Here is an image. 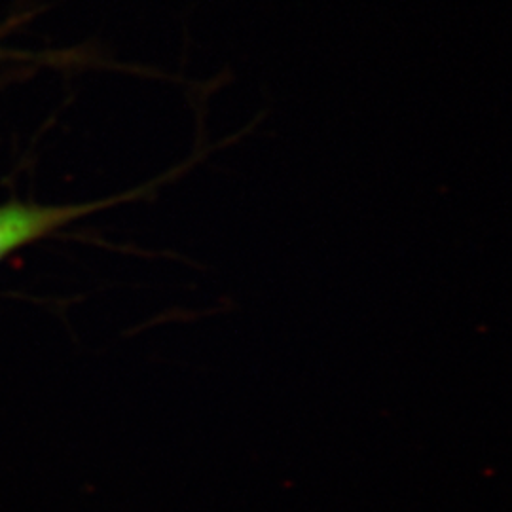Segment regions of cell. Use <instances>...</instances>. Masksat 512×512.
I'll return each mask as SVG.
<instances>
[{
	"label": "cell",
	"mask_w": 512,
	"mask_h": 512,
	"mask_svg": "<svg viewBox=\"0 0 512 512\" xmlns=\"http://www.w3.org/2000/svg\"><path fill=\"white\" fill-rule=\"evenodd\" d=\"M205 156H207V152L196 154L190 160H186L184 164L177 165L171 171L160 175L158 179L143 184L135 190H129L122 196L103 200V202L80 203V205H65V207H38V205H23V203L4 205V207H0V258L12 253L23 243L40 238L61 224H67L78 217L90 215L101 207H110L116 203L145 198L156 186L175 181L177 177H181L188 169H192V165L198 164Z\"/></svg>",
	"instance_id": "6da1fadb"
}]
</instances>
